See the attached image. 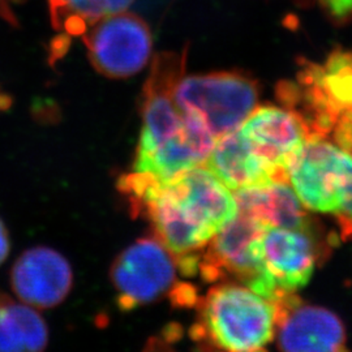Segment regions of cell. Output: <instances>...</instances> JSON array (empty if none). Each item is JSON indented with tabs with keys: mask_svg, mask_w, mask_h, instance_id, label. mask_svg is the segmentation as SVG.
I'll return each mask as SVG.
<instances>
[{
	"mask_svg": "<svg viewBox=\"0 0 352 352\" xmlns=\"http://www.w3.org/2000/svg\"><path fill=\"white\" fill-rule=\"evenodd\" d=\"M118 188L176 260L200 256L239 213L234 193L201 166L167 180L133 171L119 179Z\"/></svg>",
	"mask_w": 352,
	"mask_h": 352,
	"instance_id": "obj_1",
	"label": "cell"
},
{
	"mask_svg": "<svg viewBox=\"0 0 352 352\" xmlns=\"http://www.w3.org/2000/svg\"><path fill=\"white\" fill-rule=\"evenodd\" d=\"M260 253L265 272L282 298L309 282L320 248L316 231L266 227L260 240Z\"/></svg>",
	"mask_w": 352,
	"mask_h": 352,
	"instance_id": "obj_11",
	"label": "cell"
},
{
	"mask_svg": "<svg viewBox=\"0 0 352 352\" xmlns=\"http://www.w3.org/2000/svg\"><path fill=\"white\" fill-rule=\"evenodd\" d=\"M49 329L36 308L0 291V352L42 351Z\"/></svg>",
	"mask_w": 352,
	"mask_h": 352,
	"instance_id": "obj_16",
	"label": "cell"
},
{
	"mask_svg": "<svg viewBox=\"0 0 352 352\" xmlns=\"http://www.w3.org/2000/svg\"><path fill=\"white\" fill-rule=\"evenodd\" d=\"M187 50L154 56L142 93V129L133 171L167 180L200 167L217 139L204 118L182 111L175 90L184 76Z\"/></svg>",
	"mask_w": 352,
	"mask_h": 352,
	"instance_id": "obj_2",
	"label": "cell"
},
{
	"mask_svg": "<svg viewBox=\"0 0 352 352\" xmlns=\"http://www.w3.org/2000/svg\"><path fill=\"white\" fill-rule=\"evenodd\" d=\"M289 183L305 209L331 214L340 238H351V151L327 139L309 140L289 167Z\"/></svg>",
	"mask_w": 352,
	"mask_h": 352,
	"instance_id": "obj_5",
	"label": "cell"
},
{
	"mask_svg": "<svg viewBox=\"0 0 352 352\" xmlns=\"http://www.w3.org/2000/svg\"><path fill=\"white\" fill-rule=\"evenodd\" d=\"M278 98L298 113L312 139L333 136L352 151V51L334 50L322 63L300 62L296 82H280Z\"/></svg>",
	"mask_w": 352,
	"mask_h": 352,
	"instance_id": "obj_3",
	"label": "cell"
},
{
	"mask_svg": "<svg viewBox=\"0 0 352 352\" xmlns=\"http://www.w3.org/2000/svg\"><path fill=\"white\" fill-rule=\"evenodd\" d=\"M8 253H10V238H8L7 228L0 219V265L6 261V258L8 257Z\"/></svg>",
	"mask_w": 352,
	"mask_h": 352,
	"instance_id": "obj_19",
	"label": "cell"
},
{
	"mask_svg": "<svg viewBox=\"0 0 352 352\" xmlns=\"http://www.w3.org/2000/svg\"><path fill=\"white\" fill-rule=\"evenodd\" d=\"M74 274L59 252L37 247L24 252L11 272L16 296L36 309H49L65 300L72 289Z\"/></svg>",
	"mask_w": 352,
	"mask_h": 352,
	"instance_id": "obj_13",
	"label": "cell"
},
{
	"mask_svg": "<svg viewBox=\"0 0 352 352\" xmlns=\"http://www.w3.org/2000/svg\"><path fill=\"white\" fill-rule=\"evenodd\" d=\"M89 60L109 78L139 74L151 59L153 37L148 24L135 13L118 12L93 23L81 36Z\"/></svg>",
	"mask_w": 352,
	"mask_h": 352,
	"instance_id": "obj_9",
	"label": "cell"
},
{
	"mask_svg": "<svg viewBox=\"0 0 352 352\" xmlns=\"http://www.w3.org/2000/svg\"><path fill=\"white\" fill-rule=\"evenodd\" d=\"M175 256L157 236L138 240L113 261L110 277L122 311L155 302L176 289Z\"/></svg>",
	"mask_w": 352,
	"mask_h": 352,
	"instance_id": "obj_8",
	"label": "cell"
},
{
	"mask_svg": "<svg viewBox=\"0 0 352 352\" xmlns=\"http://www.w3.org/2000/svg\"><path fill=\"white\" fill-rule=\"evenodd\" d=\"M1 1H3V0H0V3H1Z\"/></svg>",
	"mask_w": 352,
	"mask_h": 352,
	"instance_id": "obj_21",
	"label": "cell"
},
{
	"mask_svg": "<svg viewBox=\"0 0 352 352\" xmlns=\"http://www.w3.org/2000/svg\"><path fill=\"white\" fill-rule=\"evenodd\" d=\"M205 164L232 192L279 183L273 170L253 153L238 129L217 140Z\"/></svg>",
	"mask_w": 352,
	"mask_h": 352,
	"instance_id": "obj_14",
	"label": "cell"
},
{
	"mask_svg": "<svg viewBox=\"0 0 352 352\" xmlns=\"http://www.w3.org/2000/svg\"><path fill=\"white\" fill-rule=\"evenodd\" d=\"M10 103H11L10 98L0 96V110H7L10 107Z\"/></svg>",
	"mask_w": 352,
	"mask_h": 352,
	"instance_id": "obj_20",
	"label": "cell"
},
{
	"mask_svg": "<svg viewBox=\"0 0 352 352\" xmlns=\"http://www.w3.org/2000/svg\"><path fill=\"white\" fill-rule=\"evenodd\" d=\"M190 338L205 349L260 351L277 331V304L240 283L215 286L199 299Z\"/></svg>",
	"mask_w": 352,
	"mask_h": 352,
	"instance_id": "obj_4",
	"label": "cell"
},
{
	"mask_svg": "<svg viewBox=\"0 0 352 352\" xmlns=\"http://www.w3.org/2000/svg\"><path fill=\"white\" fill-rule=\"evenodd\" d=\"M234 196L239 213L257 219L266 227L316 231L314 222L289 183L239 189L234 192Z\"/></svg>",
	"mask_w": 352,
	"mask_h": 352,
	"instance_id": "obj_15",
	"label": "cell"
},
{
	"mask_svg": "<svg viewBox=\"0 0 352 352\" xmlns=\"http://www.w3.org/2000/svg\"><path fill=\"white\" fill-rule=\"evenodd\" d=\"M336 20L346 21L352 19V0H320Z\"/></svg>",
	"mask_w": 352,
	"mask_h": 352,
	"instance_id": "obj_18",
	"label": "cell"
},
{
	"mask_svg": "<svg viewBox=\"0 0 352 352\" xmlns=\"http://www.w3.org/2000/svg\"><path fill=\"white\" fill-rule=\"evenodd\" d=\"M133 0H49L51 24L65 36H82L93 23L123 12Z\"/></svg>",
	"mask_w": 352,
	"mask_h": 352,
	"instance_id": "obj_17",
	"label": "cell"
},
{
	"mask_svg": "<svg viewBox=\"0 0 352 352\" xmlns=\"http://www.w3.org/2000/svg\"><path fill=\"white\" fill-rule=\"evenodd\" d=\"M266 226L245 214L223 227L200 254L199 276L205 282L232 279L272 302L279 299L277 289L265 272L260 240Z\"/></svg>",
	"mask_w": 352,
	"mask_h": 352,
	"instance_id": "obj_6",
	"label": "cell"
},
{
	"mask_svg": "<svg viewBox=\"0 0 352 352\" xmlns=\"http://www.w3.org/2000/svg\"><path fill=\"white\" fill-rule=\"evenodd\" d=\"M182 111L204 118L217 140L236 131L258 103V85L240 72H214L182 77L175 90Z\"/></svg>",
	"mask_w": 352,
	"mask_h": 352,
	"instance_id": "obj_7",
	"label": "cell"
},
{
	"mask_svg": "<svg viewBox=\"0 0 352 352\" xmlns=\"http://www.w3.org/2000/svg\"><path fill=\"white\" fill-rule=\"evenodd\" d=\"M238 131L253 153L273 170L279 183H289L291 164L312 139L298 113L276 106L256 107Z\"/></svg>",
	"mask_w": 352,
	"mask_h": 352,
	"instance_id": "obj_10",
	"label": "cell"
},
{
	"mask_svg": "<svg viewBox=\"0 0 352 352\" xmlns=\"http://www.w3.org/2000/svg\"><path fill=\"white\" fill-rule=\"evenodd\" d=\"M278 347L283 351L334 352L346 350V331L338 316L308 305L295 294L277 302Z\"/></svg>",
	"mask_w": 352,
	"mask_h": 352,
	"instance_id": "obj_12",
	"label": "cell"
}]
</instances>
